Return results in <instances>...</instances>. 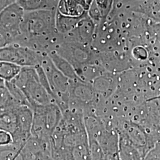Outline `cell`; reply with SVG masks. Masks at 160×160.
Instances as JSON below:
<instances>
[{"mask_svg":"<svg viewBox=\"0 0 160 160\" xmlns=\"http://www.w3.org/2000/svg\"><path fill=\"white\" fill-rule=\"evenodd\" d=\"M23 92L30 107L55 103V100L42 85L35 68L22 67L12 81Z\"/></svg>","mask_w":160,"mask_h":160,"instance_id":"obj_1","label":"cell"},{"mask_svg":"<svg viewBox=\"0 0 160 160\" xmlns=\"http://www.w3.org/2000/svg\"><path fill=\"white\" fill-rule=\"evenodd\" d=\"M33 110L31 136L40 140H50L62 118V112L55 103L36 106Z\"/></svg>","mask_w":160,"mask_h":160,"instance_id":"obj_2","label":"cell"},{"mask_svg":"<svg viewBox=\"0 0 160 160\" xmlns=\"http://www.w3.org/2000/svg\"><path fill=\"white\" fill-rule=\"evenodd\" d=\"M55 28V15L51 11L41 10L27 12L24 14L21 34L26 33L28 39L47 38Z\"/></svg>","mask_w":160,"mask_h":160,"instance_id":"obj_3","label":"cell"},{"mask_svg":"<svg viewBox=\"0 0 160 160\" xmlns=\"http://www.w3.org/2000/svg\"><path fill=\"white\" fill-rule=\"evenodd\" d=\"M46 54L17 43H12L0 48V61L11 62L22 68H35L40 66Z\"/></svg>","mask_w":160,"mask_h":160,"instance_id":"obj_4","label":"cell"},{"mask_svg":"<svg viewBox=\"0 0 160 160\" xmlns=\"http://www.w3.org/2000/svg\"><path fill=\"white\" fill-rule=\"evenodd\" d=\"M24 14L25 12L16 2L0 12V28L12 38L14 42L21 35Z\"/></svg>","mask_w":160,"mask_h":160,"instance_id":"obj_5","label":"cell"},{"mask_svg":"<svg viewBox=\"0 0 160 160\" xmlns=\"http://www.w3.org/2000/svg\"><path fill=\"white\" fill-rule=\"evenodd\" d=\"M17 128L12 135V143L23 147L31 137L33 122V110L28 106H17L15 108Z\"/></svg>","mask_w":160,"mask_h":160,"instance_id":"obj_6","label":"cell"},{"mask_svg":"<svg viewBox=\"0 0 160 160\" xmlns=\"http://www.w3.org/2000/svg\"><path fill=\"white\" fill-rule=\"evenodd\" d=\"M88 8L86 0H59L57 12L67 17L84 18L88 16Z\"/></svg>","mask_w":160,"mask_h":160,"instance_id":"obj_7","label":"cell"},{"mask_svg":"<svg viewBox=\"0 0 160 160\" xmlns=\"http://www.w3.org/2000/svg\"><path fill=\"white\" fill-rule=\"evenodd\" d=\"M55 67L65 77L71 81H82L77 74L74 67L65 58L60 56L55 51L48 53Z\"/></svg>","mask_w":160,"mask_h":160,"instance_id":"obj_8","label":"cell"},{"mask_svg":"<svg viewBox=\"0 0 160 160\" xmlns=\"http://www.w3.org/2000/svg\"><path fill=\"white\" fill-rule=\"evenodd\" d=\"M119 135V134H118ZM119 157L120 160H142V155L125 137L119 135Z\"/></svg>","mask_w":160,"mask_h":160,"instance_id":"obj_9","label":"cell"},{"mask_svg":"<svg viewBox=\"0 0 160 160\" xmlns=\"http://www.w3.org/2000/svg\"><path fill=\"white\" fill-rule=\"evenodd\" d=\"M84 18L67 17L57 12L55 14V29L58 33L62 34L68 33L75 28L80 20Z\"/></svg>","mask_w":160,"mask_h":160,"instance_id":"obj_10","label":"cell"},{"mask_svg":"<svg viewBox=\"0 0 160 160\" xmlns=\"http://www.w3.org/2000/svg\"><path fill=\"white\" fill-rule=\"evenodd\" d=\"M15 108L0 112V130L10 133L12 136L17 128Z\"/></svg>","mask_w":160,"mask_h":160,"instance_id":"obj_11","label":"cell"},{"mask_svg":"<svg viewBox=\"0 0 160 160\" xmlns=\"http://www.w3.org/2000/svg\"><path fill=\"white\" fill-rule=\"evenodd\" d=\"M22 67L16 64L0 61V78L4 82L11 81L20 72Z\"/></svg>","mask_w":160,"mask_h":160,"instance_id":"obj_12","label":"cell"},{"mask_svg":"<svg viewBox=\"0 0 160 160\" xmlns=\"http://www.w3.org/2000/svg\"><path fill=\"white\" fill-rule=\"evenodd\" d=\"M25 12L41 10H48L47 0H14Z\"/></svg>","mask_w":160,"mask_h":160,"instance_id":"obj_13","label":"cell"},{"mask_svg":"<svg viewBox=\"0 0 160 160\" xmlns=\"http://www.w3.org/2000/svg\"><path fill=\"white\" fill-rule=\"evenodd\" d=\"M17 107L8 89L4 84L0 85V112Z\"/></svg>","mask_w":160,"mask_h":160,"instance_id":"obj_14","label":"cell"},{"mask_svg":"<svg viewBox=\"0 0 160 160\" xmlns=\"http://www.w3.org/2000/svg\"><path fill=\"white\" fill-rule=\"evenodd\" d=\"M5 84L8 89L17 106H28L30 107L29 102L23 92L14 82H12V81L5 82Z\"/></svg>","mask_w":160,"mask_h":160,"instance_id":"obj_15","label":"cell"},{"mask_svg":"<svg viewBox=\"0 0 160 160\" xmlns=\"http://www.w3.org/2000/svg\"><path fill=\"white\" fill-rule=\"evenodd\" d=\"M97 8L100 12L102 22V24L106 22L110 13L111 10L114 3V0H94Z\"/></svg>","mask_w":160,"mask_h":160,"instance_id":"obj_16","label":"cell"},{"mask_svg":"<svg viewBox=\"0 0 160 160\" xmlns=\"http://www.w3.org/2000/svg\"><path fill=\"white\" fill-rule=\"evenodd\" d=\"M132 55L133 58L139 61H145L148 57L147 50L142 46H137L132 51Z\"/></svg>","mask_w":160,"mask_h":160,"instance_id":"obj_17","label":"cell"},{"mask_svg":"<svg viewBox=\"0 0 160 160\" xmlns=\"http://www.w3.org/2000/svg\"><path fill=\"white\" fill-rule=\"evenodd\" d=\"M160 142L157 143L153 148L150 149L144 155L142 160H160Z\"/></svg>","mask_w":160,"mask_h":160,"instance_id":"obj_18","label":"cell"},{"mask_svg":"<svg viewBox=\"0 0 160 160\" xmlns=\"http://www.w3.org/2000/svg\"><path fill=\"white\" fill-rule=\"evenodd\" d=\"M12 143V135L8 132L0 130V147L8 145Z\"/></svg>","mask_w":160,"mask_h":160,"instance_id":"obj_19","label":"cell"},{"mask_svg":"<svg viewBox=\"0 0 160 160\" xmlns=\"http://www.w3.org/2000/svg\"><path fill=\"white\" fill-rule=\"evenodd\" d=\"M14 42L12 38L0 28V48L7 46Z\"/></svg>","mask_w":160,"mask_h":160,"instance_id":"obj_20","label":"cell"},{"mask_svg":"<svg viewBox=\"0 0 160 160\" xmlns=\"http://www.w3.org/2000/svg\"><path fill=\"white\" fill-rule=\"evenodd\" d=\"M14 2H15L14 0H0V12Z\"/></svg>","mask_w":160,"mask_h":160,"instance_id":"obj_21","label":"cell"},{"mask_svg":"<svg viewBox=\"0 0 160 160\" xmlns=\"http://www.w3.org/2000/svg\"><path fill=\"white\" fill-rule=\"evenodd\" d=\"M4 82H4L3 80H2L0 78V85H1V84H4Z\"/></svg>","mask_w":160,"mask_h":160,"instance_id":"obj_22","label":"cell"},{"mask_svg":"<svg viewBox=\"0 0 160 160\" xmlns=\"http://www.w3.org/2000/svg\"></svg>","mask_w":160,"mask_h":160,"instance_id":"obj_23","label":"cell"}]
</instances>
